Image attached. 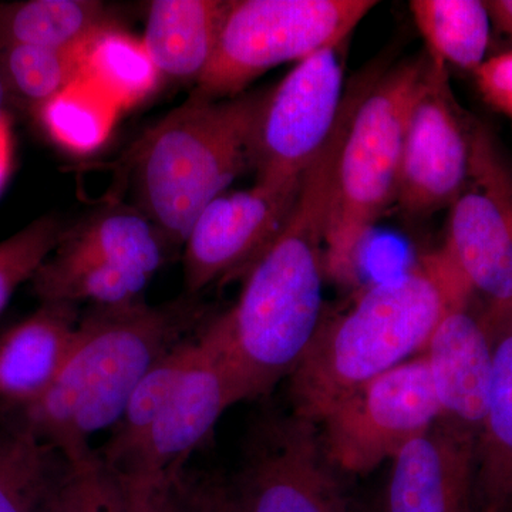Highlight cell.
Wrapping results in <instances>:
<instances>
[{
	"mask_svg": "<svg viewBox=\"0 0 512 512\" xmlns=\"http://www.w3.org/2000/svg\"><path fill=\"white\" fill-rule=\"evenodd\" d=\"M359 90H349L335 133L303 174L284 227L244 275L237 302L202 326L239 402L264 397L289 379L325 319V238L333 170Z\"/></svg>",
	"mask_w": 512,
	"mask_h": 512,
	"instance_id": "obj_1",
	"label": "cell"
},
{
	"mask_svg": "<svg viewBox=\"0 0 512 512\" xmlns=\"http://www.w3.org/2000/svg\"><path fill=\"white\" fill-rule=\"evenodd\" d=\"M474 295L444 248L366 286L345 311L325 316L289 376L291 413L319 424L363 384L420 355L441 318Z\"/></svg>",
	"mask_w": 512,
	"mask_h": 512,
	"instance_id": "obj_2",
	"label": "cell"
},
{
	"mask_svg": "<svg viewBox=\"0 0 512 512\" xmlns=\"http://www.w3.org/2000/svg\"><path fill=\"white\" fill-rule=\"evenodd\" d=\"M205 322L192 301L92 306L55 382L15 413L77 470L97 466L90 440L116 426L148 370Z\"/></svg>",
	"mask_w": 512,
	"mask_h": 512,
	"instance_id": "obj_3",
	"label": "cell"
},
{
	"mask_svg": "<svg viewBox=\"0 0 512 512\" xmlns=\"http://www.w3.org/2000/svg\"><path fill=\"white\" fill-rule=\"evenodd\" d=\"M266 93L212 100L192 92L138 141L134 171L141 211L171 244L184 245L204 208L252 167Z\"/></svg>",
	"mask_w": 512,
	"mask_h": 512,
	"instance_id": "obj_4",
	"label": "cell"
},
{
	"mask_svg": "<svg viewBox=\"0 0 512 512\" xmlns=\"http://www.w3.org/2000/svg\"><path fill=\"white\" fill-rule=\"evenodd\" d=\"M429 56L367 76L346 128L330 194L328 279L350 284L369 232L396 202L407 123L429 76Z\"/></svg>",
	"mask_w": 512,
	"mask_h": 512,
	"instance_id": "obj_5",
	"label": "cell"
},
{
	"mask_svg": "<svg viewBox=\"0 0 512 512\" xmlns=\"http://www.w3.org/2000/svg\"><path fill=\"white\" fill-rule=\"evenodd\" d=\"M375 0H231L217 47L194 93L221 100L262 74L345 45Z\"/></svg>",
	"mask_w": 512,
	"mask_h": 512,
	"instance_id": "obj_6",
	"label": "cell"
},
{
	"mask_svg": "<svg viewBox=\"0 0 512 512\" xmlns=\"http://www.w3.org/2000/svg\"><path fill=\"white\" fill-rule=\"evenodd\" d=\"M204 326V325H202ZM202 355L161 413L130 448L99 461L123 512H161L185 466L229 407L239 403L217 350L200 332Z\"/></svg>",
	"mask_w": 512,
	"mask_h": 512,
	"instance_id": "obj_7",
	"label": "cell"
},
{
	"mask_svg": "<svg viewBox=\"0 0 512 512\" xmlns=\"http://www.w3.org/2000/svg\"><path fill=\"white\" fill-rule=\"evenodd\" d=\"M440 414L421 352L335 404L319 421L320 441L340 474L366 476L430 430Z\"/></svg>",
	"mask_w": 512,
	"mask_h": 512,
	"instance_id": "obj_8",
	"label": "cell"
},
{
	"mask_svg": "<svg viewBox=\"0 0 512 512\" xmlns=\"http://www.w3.org/2000/svg\"><path fill=\"white\" fill-rule=\"evenodd\" d=\"M228 488L237 512H353L318 424L293 413L256 421Z\"/></svg>",
	"mask_w": 512,
	"mask_h": 512,
	"instance_id": "obj_9",
	"label": "cell"
},
{
	"mask_svg": "<svg viewBox=\"0 0 512 512\" xmlns=\"http://www.w3.org/2000/svg\"><path fill=\"white\" fill-rule=\"evenodd\" d=\"M342 47L306 57L266 93L252 146L256 181H301L338 127L345 107Z\"/></svg>",
	"mask_w": 512,
	"mask_h": 512,
	"instance_id": "obj_10",
	"label": "cell"
},
{
	"mask_svg": "<svg viewBox=\"0 0 512 512\" xmlns=\"http://www.w3.org/2000/svg\"><path fill=\"white\" fill-rule=\"evenodd\" d=\"M443 248L487 306L512 305V177L480 127L468 183L450 207Z\"/></svg>",
	"mask_w": 512,
	"mask_h": 512,
	"instance_id": "obj_11",
	"label": "cell"
},
{
	"mask_svg": "<svg viewBox=\"0 0 512 512\" xmlns=\"http://www.w3.org/2000/svg\"><path fill=\"white\" fill-rule=\"evenodd\" d=\"M301 183L255 181L248 190L225 191L211 201L183 245L188 295L247 274L284 227Z\"/></svg>",
	"mask_w": 512,
	"mask_h": 512,
	"instance_id": "obj_12",
	"label": "cell"
},
{
	"mask_svg": "<svg viewBox=\"0 0 512 512\" xmlns=\"http://www.w3.org/2000/svg\"><path fill=\"white\" fill-rule=\"evenodd\" d=\"M474 130L451 93L447 66L430 59L404 136L396 198L404 211L426 215L451 207L470 177Z\"/></svg>",
	"mask_w": 512,
	"mask_h": 512,
	"instance_id": "obj_13",
	"label": "cell"
},
{
	"mask_svg": "<svg viewBox=\"0 0 512 512\" xmlns=\"http://www.w3.org/2000/svg\"><path fill=\"white\" fill-rule=\"evenodd\" d=\"M476 441L437 420L397 453L379 512H477Z\"/></svg>",
	"mask_w": 512,
	"mask_h": 512,
	"instance_id": "obj_14",
	"label": "cell"
},
{
	"mask_svg": "<svg viewBox=\"0 0 512 512\" xmlns=\"http://www.w3.org/2000/svg\"><path fill=\"white\" fill-rule=\"evenodd\" d=\"M473 298L453 306L431 333L423 353L440 406V419L478 436L491 375L493 339L484 309Z\"/></svg>",
	"mask_w": 512,
	"mask_h": 512,
	"instance_id": "obj_15",
	"label": "cell"
},
{
	"mask_svg": "<svg viewBox=\"0 0 512 512\" xmlns=\"http://www.w3.org/2000/svg\"><path fill=\"white\" fill-rule=\"evenodd\" d=\"M79 305L42 302L28 318L0 335V404L20 412L55 382L76 339Z\"/></svg>",
	"mask_w": 512,
	"mask_h": 512,
	"instance_id": "obj_16",
	"label": "cell"
},
{
	"mask_svg": "<svg viewBox=\"0 0 512 512\" xmlns=\"http://www.w3.org/2000/svg\"><path fill=\"white\" fill-rule=\"evenodd\" d=\"M493 375L476 441L477 512H512V305L484 308Z\"/></svg>",
	"mask_w": 512,
	"mask_h": 512,
	"instance_id": "obj_17",
	"label": "cell"
},
{
	"mask_svg": "<svg viewBox=\"0 0 512 512\" xmlns=\"http://www.w3.org/2000/svg\"><path fill=\"white\" fill-rule=\"evenodd\" d=\"M0 417V512H64L80 471L18 414Z\"/></svg>",
	"mask_w": 512,
	"mask_h": 512,
	"instance_id": "obj_18",
	"label": "cell"
},
{
	"mask_svg": "<svg viewBox=\"0 0 512 512\" xmlns=\"http://www.w3.org/2000/svg\"><path fill=\"white\" fill-rule=\"evenodd\" d=\"M231 0H154L141 37L161 77L195 82L210 64Z\"/></svg>",
	"mask_w": 512,
	"mask_h": 512,
	"instance_id": "obj_19",
	"label": "cell"
},
{
	"mask_svg": "<svg viewBox=\"0 0 512 512\" xmlns=\"http://www.w3.org/2000/svg\"><path fill=\"white\" fill-rule=\"evenodd\" d=\"M170 245L143 211L110 207L63 232L57 247L153 279Z\"/></svg>",
	"mask_w": 512,
	"mask_h": 512,
	"instance_id": "obj_20",
	"label": "cell"
},
{
	"mask_svg": "<svg viewBox=\"0 0 512 512\" xmlns=\"http://www.w3.org/2000/svg\"><path fill=\"white\" fill-rule=\"evenodd\" d=\"M113 22L94 0H29L0 8V50L37 46L82 50L94 33Z\"/></svg>",
	"mask_w": 512,
	"mask_h": 512,
	"instance_id": "obj_21",
	"label": "cell"
},
{
	"mask_svg": "<svg viewBox=\"0 0 512 512\" xmlns=\"http://www.w3.org/2000/svg\"><path fill=\"white\" fill-rule=\"evenodd\" d=\"M151 278L57 247L32 279L42 302L123 306L143 301Z\"/></svg>",
	"mask_w": 512,
	"mask_h": 512,
	"instance_id": "obj_22",
	"label": "cell"
},
{
	"mask_svg": "<svg viewBox=\"0 0 512 512\" xmlns=\"http://www.w3.org/2000/svg\"><path fill=\"white\" fill-rule=\"evenodd\" d=\"M80 59L82 76L103 90L121 111L150 99L163 79L143 40L114 22L94 33L80 50Z\"/></svg>",
	"mask_w": 512,
	"mask_h": 512,
	"instance_id": "obj_23",
	"label": "cell"
},
{
	"mask_svg": "<svg viewBox=\"0 0 512 512\" xmlns=\"http://www.w3.org/2000/svg\"><path fill=\"white\" fill-rule=\"evenodd\" d=\"M414 23L434 62L476 72L490 43L491 18L480 0H412Z\"/></svg>",
	"mask_w": 512,
	"mask_h": 512,
	"instance_id": "obj_24",
	"label": "cell"
},
{
	"mask_svg": "<svg viewBox=\"0 0 512 512\" xmlns=\"http://www.w3.org/2000/svg\"><path fill=\"white\" fill-rule=\"evenodd\" d=\"M121 113L103 90L83 76L36 110L50 140L77 156L92 154L103 147Z\"/></svg>",
	"mask_w": 512,
	"mask_h": 512,
	"instance_id": "obj_25",
	"label": "cell"
},
{
	"mask_svg": "<svg viewBox=\"0 0 512 512\" xmlns=\"http://www.w3.org/2000/svg\"><path fill=\"white\" fill-rule=\"evenodd\" d=\"M202 328V326H201ZM201 329L178 343L167 355L148 370L131 394L120 420L111 430L109 439L96 450L99 461L119 456L133 446L158 414L170 402L188 372L202 355Z\"/></svg>",
	"mask_w": 512,
	"mask_h": 512,
	"instance_id": "obj_26",
	"label": "cell"
},
{
	"mask_svg": "<svg viewBox=\"0 0 512 512\" xmlns=\"http://www.w3.org/2000/svg\"><path fill=\"white\" fill-rule=\"evenodd\" d=\"M0 69L15 94L40 109L82 76L80 50L9 46L0 50Z\"/></svg>",
	"mask_w": 512,
	"mask_h": 512,
	"instance_id": "obj_27",
	"label": "cell"
},
{
	"mask_svg": "<svg viewBox=\"0 0 512 512\" xmlns=\"http://www.w3.org/2000/svg\"><path fill=\"white\" fill-rule=\"evenodd\" d=\"M62 237L60 222L46 215L0 242V313L19 286L35 278Z\"/></svg>",
	"mask_w": 512,
	"mask_h": 512,
	"instance_id": "obj_28",
	"label": "cell"
},
{
	"mask_svg": "<svg viewBox=\"0 0 512 512\" xmlns=\"http://www.w3.org/2000/svg\"><path fill=\"white\" fill-rule=\"evenodd\" d=\"M474 76L485 103L512 124V50L485 59Z\"/></svg>",
	"mask_w": 512,
	"mask_h": 512,
	"instance_id": "obj_29",
	"label": "cell"
},
{
	"mask_svg": "<svg viewBox=\"0 0 512 512\" xmlns=\"http://www.w3.org/2000/svg\"><path fill=\"white\" fill-rule=\"evenodd\" d=\"M191 500L195 512H237L228 485L214 480L192 481Z\"/></svg>",
	"mask_w": 512,
	"mask_h": 512,
	"instance_id": "obj_30",
	"label": "cell"
},
{
	"mask_svg": "<svg viewBox=\"0 0 512 512\" xmlns=\"http://www.w3.org/2000/svg\"><path fill=\"white\" fill-rule=\"evenodd\" d=\"M13 141L8 113L0 114V191L5 187L12 168Z\"/></svg>",
	"mask_w": 512,
	"mask_h": 512,
	"instance_id": "obj_31",
	"label": "cell"
},
{
	"mask_svg": "<svg viewBox=\"0 0 512 512\" xmlns=\"http://www.w3.org/2000/svg\"><path fill=\"white\" fill-rule=\"evenodd\" d=\"M484 3L490 13L491 23L512 39V0H487Z\"/></svg>",
	"mask_w": 512,
	"mask_h": 512,
	"instance_id": "obj_32",
	"label": "cell"
},
{
	"mask_svg": "<svg viewBox=\"0 0 512 512\" xmlns=\"http://www.w3.org/2000/svg\"><path fill=\"white\" fill-rule=\"evenodd\" d=\"M107 481L100 478L93 485L92 497H90V512H99L101 500H103L104 491H106Z\"/></svg>",
	"mask_w": 512,
	"mask_h": 512,
	"instance_id": "obj_33",
	"label": "cell"
},
{
	"mask_svg": "<svg viewBox=\"0 0 512 512\" xmlns=\"http://www.w3.org/2000/svg\"><path fill=\"white\" fill-rule=\"evenodd\" d=\"M9 96L8 84H6L2 69H0V114L6 113V104H8Z\"/></svg>",
	"mask_w": 512,
	"mask_h": 512,
	"instance_id": "obj_34",
	"label": "cell"
},
{
	"mask_svg": "<svg viewBox=\"0 0 512 512\" xmlns=\"http://www.w3.org/2000/svg\"><path fill=\"white\" fill-rule=\"evenodd\" d=\"M353 512H379L377 505H367V507H360L359 510Z\"/></svg>",
	"mask_w": 512,
	"mask_h": 512,
	"instance_id": "obj_35",
	"label": "cell"
}]
</instances>
